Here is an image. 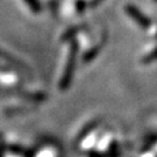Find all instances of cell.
I'll list each match as a JSON object with an SVG mask.
<instances>
[{
    "instance_id": "obj_1",
    "label": "cell",
    "mask_w": 157,
    "mask_h": 157,
    "mask_svg": "<svg viewBox=\"0 0 157 157\" xmlns=\"http://www.w3.org/2000/svg\"><path fill=\"white\" fill-rule=\"evenodd\" d=\"M126 12L128 13L129 17H132L139 26H141L142 28H148V27H150L151 21H150L149 17H147V15H144L136 6L127 5L126 6Z\"/></svg>"
},
{
    "instance_id": "obj_2",
    "label": "cell",
    "mask_w": 157,
    "mask_h": 157,
    "mask_svg": "<svg viewBox=\"0 0 157 157\" xmlns=\"http://www.w3.org/2000/svg\"><path fill=\"white\" fill-rule=\"evenodd\" d=\"M76 50H77V47H76V44H73L72 50H71L70 55H69V59H67V67H65V70H64L62 79H61V86H62V89H65L67 85L70 84V80H71V77H72L75 58H76Z\"/></svg>"
},
{
    "instance_id": "obj_3",
    "label": "cell",
    "mask_w": 157,
    "mask_h": 157,
    "mask_svg": "<svg viewBox=\"0 0 157 157\" xmlns=\"http://www.w3.org/2000/svg\"><path fill=\"white\" fill-rule=\"evenodd\" d=\"M156 59H157V48L154 51H151V52H150L148 56L144 57L143 62H144V63H149V62H152V61H156Z\"/></svg>"
},
{
    "instance_id": "obj_4",
    "label": "cell",
    "mask_w": 157,
    "mask_h": 157,
    "mask_svg": "<svg viewBox=\"0 0 157 157\" xmlns=\"http://www.w3.org/2000/svg\"><path fill=\"white\" fill-rule=\"evenodd\" d=\"M100 1H101V0H93V1H92V5H95V4H99Z\"/></svg>"
},
{
    "instance_id": "obj_5",
    "label": "cell",
    "mask_w": 157,
    "mask_h": 157,
    "mask_svg": "<svg viewBox=\"0 0 157 157\" xmlns=\"http://www.w3.org/2000/svg\"><path fill=\"white\" fill-rule=\"evenodd\" d=\"M156 1H157V0H156Z\"/></svg>"
}]
</instances>
